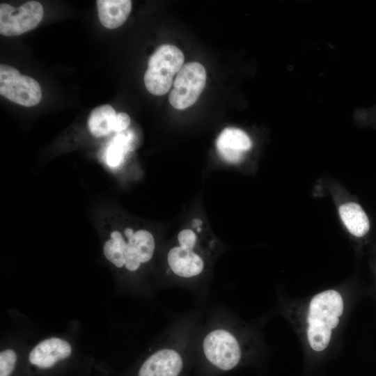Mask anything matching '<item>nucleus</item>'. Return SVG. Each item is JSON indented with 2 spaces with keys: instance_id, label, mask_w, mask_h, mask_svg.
I'll list each match as a JSON object with an SVG mask.
<instances>
[{
  "instance_id": "2",
  "label": "nucleus",
  "mask_w": 376,
  "mask_h": 376,
  "mask_svg": "<svg viewBox=\"0 0 376 376\" xmlns=\"http://www.w3.org/2000/svg\"><path fill=\"white\" fill-rule=\"evenodd\" d=\"M200 353L205 364L216 373L228 372L241 362L242 352L235 335L227 327H214L202 338Z\"/></svg>"
},
{
  "instance_id": "18",
  "label": "nucleus",
  "mask_w": 376,
  "mask_h": 376,
  "mask_svg": "<svg viewBox=\"0 0 376 376\" xmlns=\"http://www.w3.org/2000/svg\"><path fill=\"white\" fill-rule=\"evenodd\" d=\"M130 124V118L127 113H118L115 118L113 132L118 133L125 131L128 128Z\"/></svg>"
},
{
  "instance_id": "3",
  "label": "nucleus",
  "mask_w": 376,
  "mask_h": 376,
  "mask_svg": "<svg viewBox=\"0 0 376 376\" xmlns=\"http://www.w3.org/2000/svg\"><path fill=\"white\" fill-rule=\"evenodd\" d=\"M185 57L177 47L164 44L157 48L148 63L143 80L147 90L155 95H163L170 90L175 74L184 65Z\"/></svg>"
},
{
  "instance_id": "13",
  "label": "nucleus",
  "mask_w": 376,
  "mask_h": 376,
  "mask_svg": "<svg viewBox=\"0 0 376 376\" xmlns=\"http://www.w3.org/2000/svg\"><path fill=\"white\" fill-rule=\"evenodd\" d=\"M116 113L109 104L95 108L88 119V127L95 137H102L113 132Z\"/></svg>"
},
{
  "instance_id": "5",
  "label": "nucleus",
  "mask_w": 376,
  "mask_h": 376,
  "mask_svg": "<svg viewBox=\"0 0 376 376\" xmlns=\"http://www.w3.org/2000/svg\"><path fill=\"white\" fill-rule=\"evenodd\" d=\"M0 93L25 107L35 106L42 98L41 88L36 80L6 64L0 65Z\"/></svg>"
},
{
  "instance_id": "10",
  "label": "nucleus",
  "mask_w": 376,
  "mask_h": 376,
  "mask_svg": "<svg viewBox=\"0 0 376 376\" xmlns=\"http://www.w3.org/2000/svg\"><path fill=\"white\" fill-rule=\"evenodd\" d=\"M219 155L230 163H239L243 159V152L250 149L251 141L242 130L235 127L225 128L217 139Z\"/></svg>"
},
{
  "instance_id": "1",
  "label": "nucleus",
  "mask_w": 376,
  "mask_h": 376,
  "mask_svg": "<svg viewBox=\"0 0 376 376\" xmlns=\"http://www.w3.org/2000/svg\"><path fill=\"white\" fill-rule=\"evenodd\" d=\"M343 311L342 297L334 290H325L312 298L307 316V337L313 350L320 352L328 346L331 330L338 324Z\"/></svg>"
},
{
  "instance_id": "4",
  "label": "nucleus",
  "mask_w": 376,
  "mask_h": 376,
  "mask_svg": "<svg viewBox=\"0 0 376 376\" xmlns=\"http://www.w3.org/2000/svg\"><path fill=\"white\" fill-rule=\"evenodd\" d=\"M206 77L205 69L200 63L184 64L169 93L170 104L177 109H185L194 104L205 88Z\"/></svg>"
},
{
  "instance_id": "8",
  "label": "nucleus",
  "mask_w": 376,
  "mask_h": 376,
  "mask_svg": "<svg viewBox=\"0 0 376 376\" xmlns=\"http://www.w3.org/2000/svg\"><path fill=\"white\" fill-rule=\"evenodd\" d=\"M194 249H185L179 245L170 249L167 254L168 274H173L187 280L198 277L204 271L205 261Z\"/></svg>"
},
{
  "instance_id": "17",
  "label": "nucleus",
  "mask_w": 376,
  "mask_h": 376,
  "mask_svg": "<svg viewBox=\"0 0 376 376\" xmlns=\"http://www.w3.org/2000/svg\"><path fill=\"white\" fill-rule=\"evenodd\" d=\"M178 245L182 248L193 249L197 244V236L190 229H184L178 235Z\"/></svg>"
},
{
  "instance_id": "11",
  "label": "nucleus",
  "mask_w": 376,
  "mask_h": 376,
  "mask_svg": "<svg viewBox=\"0 0 376 376\" xmlns=\"http://www.w3.org/2000/svg\"><path fill=\"white\" fill-rule=\"evenodd\" d=\"M96 3L101 24L110 29L121 26L132 10L130 0H97Z\"/></svg>"
},
{
  "instance_id": "19",
  "label": "nucleus",
  "mask_w": 376,
  "mask_h": 376,
  "mask_svg": "<svg viewBox=\"0 0 376 376\" xmlns=\"http://www.w3.org/2000/svg\"><path fill=\"white\" fill-rule=\"evenodd\" d=\"M202 224V221L201 219H194L193 221H192V226L194 228H196V230L200 228H198V227H200Z\"/></svg>"
},
{
  "instance_id": "9",
  "label": "nucleus",
  "mask_w": 376,
  "mask_h": 376,
  "mask_svg": "<svg viewBox=\"0 0 376 376\" xmlns=\"http://www.w3.org/2000/svg\"><path fill=\"white\" fill-rule=\"evenodd\" d=\"M72 352L70 345L58 338H50L36 345L31 351L29 360L40 368H49L58 361L68 357Z\"/></svg>"
},
{
  "instance_id": "15",
  "label": "nucleus",
  "mask_w": 376,
  "mask_h": 376,
  "mask_svg": "<svg viewBox=\"0 0 376 376\" xmlns=\"http://www.w3.org/2000/svg\"><path fill=\"white\" fill-rule=\"evenodd\" d=\"M111 238L104 245V254L109 261L120 268L125 266L124 251L127 242L118 231H113Z\"/></svg>"
},
{
  "instance_id": "7",
  "label": "nucleus",
  "mask_w": 376,
  "mask_h": 376,
  "mask_svg": "<svg viewBox=\"0 0 376 376\" xmlns=\"http://www.w3.org/2000/svg\"><path fill=\"white\" fill-rule=\"evenodd\" d=\"M187 366V354L182 345L170 343L149 356L137 376H182Z\"/></svg>"
},
{
  "instance_id": "12",
  "label": "nucleus",
  "mask_w": 376,
  "mask_h": 376,
  "mask_svg": "<svg viewBox=\"0 0 376 376\" xmlns=\"http://www.w3.org/2000/svg\"><path fill=\"white\" fill-rule=\"evenodd\" d=\"M340 218L350 233L363 237L370 228L368 218L362 207L356 203L342 205L339 208Z\"/></svg>"
},
{
  "instance_id": "16",
  "label": "nucleus",
  "mask_w": 376,
  "mask_h": 376,
  "mask_svg": "<svg viewBox=\"0 0 376 376\" xmlns=\"http://www.w3.org/2000/svg\"><path fill=\"white\" fill-rule=\"evenodd\" d=\"M17 361L16 353L12 350H6L0 354V376H10Z\"/></svg>"
},
{
  "instance_id": "6",
  "label": "nucleus",
  "mask_w": 376,
  "mask_h": 376,
  "mask_svg": "<svg viewBox=\"0 0 376 376\" xmlns=\"http://www.w3.org/2000/svg\"><path fill=\"white\" fill-rule=\"evenodd\" d=\"M43 17V8L36 1H27L18 8L0 4V33L15 36L35 29Z\"/></svg>"
},
{
  "instance_id": "14",
  "label": "nucleus",
  "mask_w": 376,
  "mask_h": 376,
  "mask_svg": "<svg viewBox=\"0 0 376 376\" xmlns=\"http://www.w3.org/2000/svg\"><path fill=\"white\" fill-rule=\"evenodd\" d=\"M125 235L127 240L133 244L141 264L150 261L154 254L155 247L152 235L146 230H139L134 233L130 228H125Z\"/></svg>"
}]
</instances>
